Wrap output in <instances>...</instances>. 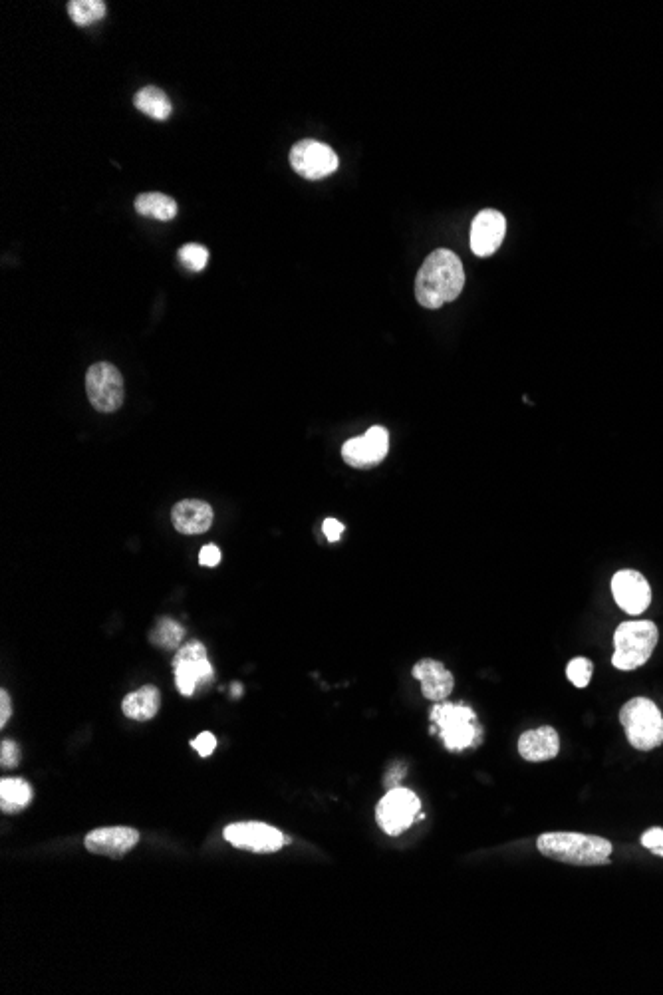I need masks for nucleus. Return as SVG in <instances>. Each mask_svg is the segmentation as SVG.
<instances>
[{
    "label": "nucleus",
    "mask_w": 663,
    "mask_h": 995,
    "mask_svg": "<svg viewBox=\"0 0 663 995\" xmlns=\"http://www.w3.org/2000/svg\"><path fill=\"white\" fill-rule=\"evenodd\" d=\"M322 529H324V535H326V539H328L330 543H338V541H340V537H342V535H344V531H346V529H344V525H342L338 519H332V517L324 521Z\"/></svg>",
    "instance_id": "nucleus-30"
},
{
    "label": "nucleus",
    "mask_w": 663,
    "mask_h": 995,
    "mask_svg": "<svg viewBox=\"0 0 663 995\" xmlns=\"http://www.w3.org/2000/svg\"><path fill=\"white\" fill-rule=\"evenodd\" d=\"M135 211L157 221H171L177 215V203L163 193H141L135 197Z\"/></svg>",
    "instance_id": "nucleus-20"
},
{
    "label": "nucleus",
    "mask_w": 663,
    "mask_h": 995,
    "mask_svg": "<svg viewBox=\"0 0 663 995\" xmlns=\"http://www.w3.org/2000/svg\"><path fill=\"white\" fill-rule=\"evenodd\" d=\"M32 801V787L24 779L0 781V809L2 813H20Z\"/></svg>",
    "instance_id": "nucleus-21"
},
{
    "label": "nucleus",
    "mask_w": 663,
    "mask_h": 995,
    "mask_svg": "<svg viewBox=\"0 0 663 995\" xmlns=\"http://www.w3.org/2000/svg\"><path fill=\"white\" fill-rule=\"evenodd\" d=\"M592 674H594V664H592L588 658H574V660L566 666V676H568V680H570L576 688H580V690H584V688L590 684Z\"/></svg>",
    "instance_id": "nucleus-25"
},
{
    "label": "nucleus",
    "mask_w": 663,
    "mask_h": 995,
    "mask_svg": "<svg viewBox=\"0 0 663 995\" xmlns=\"http://www.w3.org/2000/svg\"><path fill=\"white\" fill-rule=\"evenodd\" d=\"M560 751V737L554 727L542 725L538 729L525 731L519 737V753L523 759L531 763H542L550 761L558 755Z\"/></svg>",
    "instance_id": "nucleus-17"
},
{
    "label": "nucleus",
    "mask_w": 663,
    "mask_h": 995,
    "mask_svg": "<svg viewBox=\"0 0 663 995\" xmlns=\"http://www.w3.org/2000/svg\"><path fill=\"white\" fill-rule=\"evenodd\" d=\"M86 394L94 410L102 414L118 412L126 400L122 372L110 362L90 366L86 372Z\"/></svg>",
    "instance_id": "nucleus-6"
},
{
    "label": "nucleus",
    "mask_w": 663,
    "mask_h": 995,
    "mask_svg": "<svg viewBox=\"0 0 663 995\" xmlns=\"http://www.w3.org/2000/svg\"><path fill=\"white\" fill-rule=\"evenodd\" d=\"M536 845L544 856L576 866L608 864L612 854L610 841L582 833H544Z\"/></svg>",
    "instance_id": "nucleus-2"
},
{
    "label": "nucleus",
    "mask_w": 663,
    "mask_h": 995,
    "mask_svg": "<svg viewBox=\"0 0 663 995\" xmlns=\"http://www.w3.org/2000/svg\"><path fill=\"white\" fill-rule=\"evenodd\" d=\"M215 513L209 503L201 499L179 501L171 511V521L175 531L181 535H203L211 529Z\"/></svg>",
    "instance_id": "nucleus-16"
},
{
    "label": "nucleus",
    "mask_w": 663,
    "mask_h": 995,
    "mask_svg": "<svg viewBox=\"0 0 663 995\" xmlns=\"http://www.w3.org/2000/svg\"><path fill=\"white\" fill-rule=\"evenodd\" d=\"M465 286L461 259L449 249L433 251L415 277V298L423 308L437 310L459 298Z\"/></svg>",
    "instance_id": "nucleus-1"
},
{
    "label": "nucleus",
    "mask_w": 663,
    "mask_h": 995,
    "mask_svg": "<svg viewBox=\"0 0 663 995\" xmlns=\"http://www.w3.org/2000/svg\"><path fill=\"white\" fill-rule=\"evenodd\" d=\"M161 706V694L155 686H143L124 698L122 711L133 721H149L157 715Z\"/></svg>",
    "instance_id": "nucleus-18"
},
{
    "label": "nucleus",
    "mask_w": 663,
    "mask_h": 995,
    "mask_svg": "<svg viewBox=\"0 0 663 995\" xmlns=\"http://www.w3.org/2000/svg\"><path fill=\"white\" fill-rule=\"evenodd\" d=\"M223 837L235 849L257 854L278 853L288 843L282 831L265 823H235L225 829Z\"/></svg>",
    "instance_id": "nucleus-10"
},
{
    "label": "nucleus",
    "mask_w": 663,
    "mask_h": 995,
    "mask_svg": "<svg viewBox=\"0 0 663 995\" xmlns=\"http://www.w3.org/2000/svg\"><path fill=\"white\" fill-rule=\"evenodd\" d=\"M620 721L630 745L638 751H652L663 745V715L652 700H630L620 711Z\"/></svg>",
    "instance_id": "nucleus-4"
},
{
    "label": "nucleus",
    "mask_w": 663,
    "mask_h": 995,
    "mask_svg": "<svg viewBox=\"0 0 663 995\" xmlns=\"http://www.w3.org/2000/svg\"><path fill=\"white\" fill-rule=\"evenodd\" d=\"M20 763V749L14 741L4 739L0 743V767L2 769H14Z\"/></svg>",
    "instance_id": "nucleus-26"
},
{
    "label": "nucleus",
    "mask_w": 663,
    "mask_h": 995,
    "mask_svg": "<svg viewBox=\"0 0 663 995\" xmlns=\"http://www.w3.org/2000/svg\"><path fill=\"white\" fill-rule=\"evenodd\" d=\"M108 12V4L102 0H70L68 14L78 26H90L102 20Z\"/></svg>",
    "instance_id": "nucleus-23"
},
{
    "label": "nucleus",
    "mask_w": 663,
    "mask_h": 995,
    "mask_svg": "<svg viewBox=\"0 0 663 995\" xmlns=\"http://www.w3.org/2000/svg\"><path fill=\"white\" fill-rule=\"evenodd\" d=\"M388 451H390V433L386 427L376 426L370 427L364 435L348 439L342 447V457L350 467L364 469L384 461Z\"/></svg>",
    "instance_id": "nucleus-11"
},
{
    "label": "nucleus",
    "mask_w": 663,
    "mask_h": 995,
    "mask_svg": "<svg viewBox=\"0 0 663 995\" xmlns=\"http://www.w3.org/2000/svg\"><path fill=\"white\" fill-rule=\"evenodd\" d=\"M185 638V628L171 620V618H161L157 620L155 628L149 634V640L153 646L163 648V650H177L181 648V642Z\"/></svg>",
    "instance_id": "nucleus-22"
},
{
    "label": "nucleus",
    "mask_w": 663,
    "mask_h": 995,
    "mask_svg": "<svg viewBox=\"0 0 663 995\" xmlns=\"http://www.w3.org/2000/svg\"><path fill=\"white\" fill-rule=\"evenodd\" d=\"M421 801L419 797L403 787H394L376 807V819L382 831L390 837L405 833L419 817Z\"/></svg>",
    "instance_id": "nucleus-7"
},
{
    "label": "nucleus",
    "mask_w": 663,
    "mask_h": 995,
    "mask_svg": "<svg viewBox=\"0 0 663 995\" xmlns=\"http://www.w3.org/2000/svg\"><path fill=\"white\" fill-rule=\"evenodd\" d=\"M139 833L130 827H108L88 833L84 845L92 854L120 858L139 845Z\"/></svg>",
    "instance_id": "nucleus-14"
},
{
    "label": "nucleus",
    "mask_w": 663,
    "mask_h": 995,
    "mask_svg": "<svg viewBox=\"0 0 663 995\" xmlns=\"http://www.w3.org/2000/svg\"><path fill=\"white\" fill-rule=\"evenodd\" d=\"M431 721L449 751H463L479 737L477 715L467 706L437 702L431 711Z\"/></svg>",
    "instance_id": "nucleus-5"
},
{
    "label": "nucleus",
    "mask_w": 663,
    "mask_h": 995,
    "mask_svg": "<svg viewBox=\"0 0 663 995\" xmlns=\"http://www.w3.org/2000/svg\"><path fill=\"white\" fill-rule=\"evenodd\" d=\"M507 219L495 209H483L471 223V251L477 257H491L503 245Z\"/></svg>",
    "instance_id": "nucleus-13"
},
{
    "label": "nucleus",
    "mask_w": 663,
    "mask_h": 995,
    "mask_svg": "<svg viewBox=\"0 0 663 995\" xmlns=\"http://www.w3.org/2000/svg\"><path fill=\"white\" fill-rule=\"evenodd\" d=\"M642 845L663 858V829H650L642 835Z\"/></svg>",
    "instance_id": "nucleus-28"
},
{
    "label": "nucleus",
    "mask_w": 663,
    "mask_h": 995,
    "mask_svg": "<svg viewBox=\"0 0 663 995\" xmlns=\"http://www.w3.org/2000/svg\"><path fill=\"white\" fill-rule=\"evenodd\" d=\"M191 747H193V749H197V753H199L201 757H209V755L215 751V747H217V737H215L213 733L205 731V733L197 735V737L191 741Z\"/></svg>",
    "instance_id": "nucleus-27"
},
{
    "label": "nucleus",
    "mask_w": 663,
    "mask_h": 995,
    "mask_svg": "<svg viewBox=\"0 0 663 995\" xmlns=\"http://www.w3.org/2000/svg\"><path fill=\"white\" fill-rule=\"evenodd\" d=\"M199 561H201L203 567H209V569L217 567L221 563V551H219V547L217 545H205L201 549V553H199Z\"/></svg>",
    "instance_id": "nucleus-29"
},
{
    "label": "nucleus",
    "mask_w": 663,
    "mask_h": 995,
    "mask_svg": "<svg viewBox=\"0 0 663 995\" xmlns=\"http://www.w3.org/2000/svg\"><path fill=\"white\" fill-rule=\"evenodd\" d=\"M12 715V704H10V696L6 690L0 692V727H6L8 719Z\"/></svg>",
    "instance_id": "nucleus-31"
},
{
    "label": "nucleus",
    "mask_w": 663,
    "mask_h": 995,
    "mask_svg": "<svg viewBox=\"0 0 663 995\" xmlns=\"http://www.w3.org/2000/svg\"><path fill=\"white\" fill-rule=\"evenodd\" d=\"M411 674L421 682V694L431 702H445L455 688L453 674L437 660L417 662Z\"/></svg>",
    "instance_id": "nucleus-15"
},
{
    "label": "nucleus",
    "mask_w": 663,
    "mask_h": 995,
    "mask_svg": "<svg viewBox=\"0 0 663 995\" xmlns=\"http://www.w3.org/2000/svg\"><path fill=\"white\" fill-rule=\"evenodd\" d=\"M133 106L141 114H145V116H149L153 120H159V122L171 118V114H173V106H171L169 96L161 88H157V86H145V88H141L133 96Z\"/></svg>",
    "instance_id": "nucleus-19"
},
{
    "label": "nucleus",
    "mask_w": 663,
    "mask_h": 995,
    "mask_svg": "<svg viewBox=\"0 0 663 995\" xmlns=\"http://www.w3.org/2000/svg\"><path fill=\"white\" fill-rule=\"evenodd\" d=\"M338 155L326 143L316 140H302L294 143L290 149V165L292 169L310 181L324 179L338 169Z\"/></svg>",
    "instance_id": "nucleus-9"
},
{
    "label": "nucleus",
    "mask_w": 663,
    "mask_h": 995,
    "mask_svg": "<svg viewBox=\"0 0 663 995\" xmlns=\"http://www.w3.org/2000/svg\"><path fill=\"white\" fill-rule=\"evenodd\" d=\"M660 640V630L650 620L622 622L614 632V668L632 672L642 668L654 654Z\"/></svg>",
    "instance_id": "nucleus-3"
},
{
    "label": "nucleus",
    "mask_w": 663,
    "mask_h": 995,
    "mask_svg": "<svg viewBox=\"0 0 663 995\" xmlns=\"http://www.w3.org/2000/svg\"><path fill=\"white\" fill-rule=\"evenodd\" d=\"M173 670L177 690L185 698H191L199 684H209L213 680V666L207 658V648L201 642L181 646L175 654Z\"/></svg>",
    "instance_id": "nucleus-8"
},
{
    "label": "nucleus",
    "mask_w": 663,
    "mask_h": 995,
    "mask_svg": "<svg viewBox=\"0 0 663 995\" xmlns=\"http://www.w3.org/2000/svg\"><path fill=\"white\" fill-rule=\"evenodd\" d=\"M612 594L616 604L632 616L642 614L652 604L650 582L638 570L626 569L616 572L612 578Z\"/></svg>",
    "instance_id": "nucleus-12"
},
{
    "label": "nucleus",
    "mask_w": 663,
    "mask_h": 995,
    "mask_svg": "<svg viewBox=\"0 0 663 995\" xmlns=\"http://www.w3.org/2000/svg\"><path fill=\"white\" fill-rule=\"evenodd\" d=\"M181 265L185 269H189L191 273H201L205 267H207V261H209V251L203 247V245H197V243H189V245H183L177 253Z\"/></svg>",
    "instance_id": "nucleus-24"
}]
</instances>
